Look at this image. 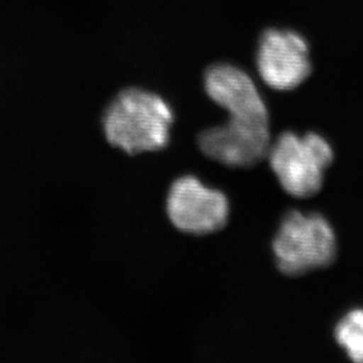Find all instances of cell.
<instances>
[{"label": "cell", "instance_id": "cell-1", "mask_svg": "<svg viewBox=\"0 0 363 363\" xmlns=\"http://www.w3.org/2000/svg\"><path fill=\"white\" fill-rule=\"evenodd\" d=\"M174 116L157 93L139 87L123 89L104 111V134L108 144L127 155L166 147Z\"/></svg>", "mask_w": 363, "mask_h": 363}, {"label": "cell", "instance_id": "cell-3", "mask_svg": "<svg viewBox=\"0 0 363 363\" xmlns=\"http://www.w3.org/2000/svg\"><path fill=\"white\" fill-rule=\"evenodd\" d=\"M273 250L284 274H305L332 264L336 255L335 234L319 214L291 212L282 221Z\"/></svg>", "mask_w": 363, "mask_h": 363}, {"label": "cell", "instance_id": "cell-5", "mask_svg": "<svg viewBox=\"0 0 363 363\" xmlns=\"http://www.w3.org/2000/svg\"><path fill=\"white\" fill-rule=\"evenodd\" d=\"M257 66L261 79L271 89H295L311 74L308 44L298 32L269 28L261 35Z\"/></svg>", "mask_w": 363, "mask_h": 363}, {"label": "cell", "instance_id": "cell-7", "mask_svg": "<svg viewBox=\"0 0 363 363\" xmlns=\"http://www.w3.org/2000/svg\"><path fill=\"white\" fill-rule=\"evenodd\" d=\"M269 125L227 121L202 132L198 139L207 157L230 167H250L267 155Z\"/></svg>", "mask_w": 363, "mask_h": 363}, {"label": "cell", "instance_id": "cell-8", "mask_svg": "<svg viewBox=\"0 0 363 363\" xmlns=\"http://www.w3.org/2000/svg\"><path fill=\"white\" fill-rule=\"evenodd\" d=\"M335 339L350 360L363 363V309L347 314L336 325Z\"/></svg>", "mask_w": 363, "mask_h": 363}, {"label": "cell", "instance_id": "cell-2", "mask_svg": "<svg viewBox=\"0 0 363 363\" xmlns=\"http://www.w3.org/2000/svg\"><path fill=\"white\" fill-rule=\"evenodd\" d=\"M271 167L284 191L295 198H308L319 192L323 174L332 164V147L319 134L303 137L284 132L268 151Z\"/></svg>", "mask_w": 363, "mask_h": 363}, {"label": "cell", "instance_id": "cell-4", "mask_svg": "<svg viewBox=\"0 0 363 363\" xmlns=\"http://www.w3.org/2000/svg\"><path fill=\"white\" fill-rule=\"evenodd\" d=\"M167 213L178 230L191 234H208L226 225L230 205L226 196L208 189L191 175L179 178L167 196Z\"/></svg>", "mask_w": 363, "mask_h": 363}, {"label": "cell", "instance_id": "cell-6", "mask_svg": "<svg viewBox=\"0 0 363 363\" xmlns=\"http://www.w3.org/2000/svg\"><path fill=\"white\" fill-rule=\"evenodd\" d=\"M209 98L230 114L228 121L269 125L267 107L255 82L245 71L230 64H216L205 73Z\"/></svg>", "mask_w": 363, "mask_h": 363}]
</instances>
